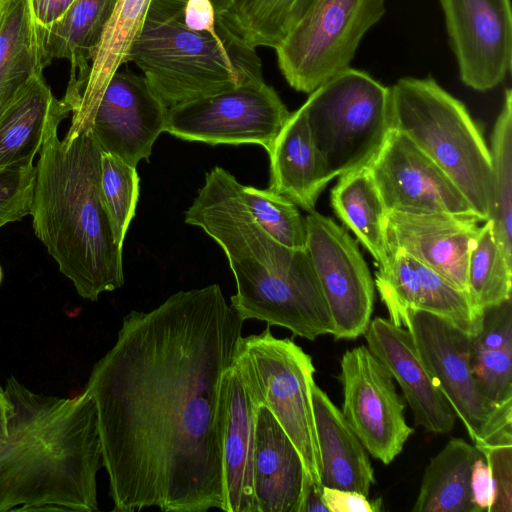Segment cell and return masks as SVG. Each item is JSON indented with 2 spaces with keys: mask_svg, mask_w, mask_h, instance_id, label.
Wrapping results in <instances>:
<instances>
[{
  "mask_svg": "<svg viewBox=\"0 0 512 512\" xmlns=\"http://www.w3.org/2000/svg\"><path fill=\"white\" fill-rule=\"evenodd\" d=\"M243 324L218 284L123 318L84 388L113 511H225L224 384Z\"/></svg>",
  "mask_w": 512,
  "mask_h": 512,
  "instance_id": "6da1fadb",
  "label": "cell"
},
{
  "mask_svg": "<svg viewBox=\"0 0 512 512\" xmlns=\"http://www.w3.org/2000/svg\"><path fill=\"white\" fill-rule=\"evenodd\" d=\"M5 390L14 414L0 438V512L97 511L103 462L90 395H44L14 376Z\"/></svg>",
  "mask_w": 512,
  "mask_h": 512,
  "instance_id": "7a4b0ae2",
  "label": "cell"
},
{
  "mask_svg": "<svg viewBox=\"0 0 512 512\" xmlns=\"http://www.w3.org/2000/svg\"><path fill=\"white\" fill-rule=\"evenodd\" d=\"M242 185L215 167L206 174L185 222L198 226L223 249L237 291L231 306L245 321L256 319L308 340L333 334L330 311L306 249L272 238L250 215Z\"/></svg>",
  "mask_w": 512,
  "mask_h": 512,
  "instance_id": "3957f363",
  "label": "cell"
},
{
  "mask_svg": "<svg viewBox=\"0 0 512 512\" xmlns=\"http://www.w3.org/2000/svg\"><path fill=\"white\" fill-rule=\"evenodd\" d=\"M67 115L50 123L39 152L31 208L36 237L84 299L124 284L123 247L101 194V153L90 129L59 139Z\"/></svg>",
  "mask_w": 512,
  "mask_h": 512,
  "instance_id": "277c9868",
  "label": "cell"
},
{
  "mask_svg": "<svg viewBox=\"0 0 512 512\" xmlns=\"http://www.w3.org/2000/svg\"><path fill=\"white\" fill-rule=\"evenodd\" d=\"M185 2L152 0L129 57L165 106L264 81L255 48L220 16L213 31L189 28Z\"/></svg>",
  "mask_w": 512,
  "mask_h": 512,
  "instance_id": "5b68a950",
  "label": "cell"
},
{
  "mask_svg": "<svg viewBox=\"0 0 512 512\" xmlns=\"http://www.w3.org/2000/svg\"><path fill=\"white\" fill-rule=\"evenodd\" d=\"M391 94L392 129L432 159L478 218L487 221L492 192L490 150L466 106L432 77L401 78Z\"/></svg>",
  "mask_w": 512,
  "mask_h": 512,
  "instance_id": "8992f818",
  "label": "cell"
},
{
  "mask_svg": "<svg viewBox=\"0 0 512 512\" xmlns=\"http://www.w3.org/2000/svg\"><path fill=\"white\" fill-rule=\"evenodd\" d=\"M302 108L334 178L368 167L393 130L391 87L351 67L311 92Z\"/></svg>",
  "mask_w": 512,
  "mask_h": 512,
  "instance_id": "52a82bcc",
  "label": "cell"
},
{
  "mask_svg": "<svg viewBox=\"0 0 512 512\" xmlns=\"http://www.w3.org/2000/svg\"><path fill=\"white\" fill-rule=\"evenodd\" d=\"M233 366L255 407L265 406L288 435L302 459L309 485L321 484V459L311 398L312 358L289 338L268 327L241 336Z\"/></svg>",
  "mask_w": 512,
  "mask_h": 512,
  "instance_id": "ba28073f",
  "label": "cell"
},
{
  "mask_svg": "<svg viewBox=\"0 0 512 512\" xmlns=\"http://www.w3.org/2000/svg\"><path fill=\"white\" fill-rule=\"evenodd\" d=\"M385 0H312L275 48L279 70L296 91L310 94L350 67Z\"/></svg>",
  "mask_w": 512,
  "mask_h": 512,
  "instance_id": "9c48e42d",
  "label": "cell"
},
{
  "mask_svg": "<svg viewBox=\"0 0 512 512\" xmlns=\"http://www.w3.org/2000/svg\"><path fill=\"white\" fill-rule=\"evenodd\" d=\"M399 326L410 331L425 367L477 449L512 435V401L493 405L477 387L471 336L435 314L412 308L403 312Z\"/></svg>",
  "mask_w": 512,
  "mask_h": 512,
  "instance_id": "30bf717a",
  "label": "cell"
},
{
  "mask_svg": "<svg viewBox=\"0 0 512 512\" xmlns=\"http://www.w3.org/2000/svg\"><path fill=\"white\" fill-rule=\"evenodd\" d=\"M289 116L275 89L262 81L168 109L165 131L210 145L259 144L268 152Z\"/></svg>",
  "mask_w": 512,
  "mask_h": 512,
  "instance_id": "8fae6325",
  "label": "cell"
},
{
  "mask_svg": "<svg viewBox=\"0 0 512 512\" xmlns=\"http://www.w3.org/2000/svg\"><path fill=\"white\" fill-rule=\"evenodd\" d=\"M306 250L333 321L336 340L364 335L373 312L375 282L357 242L333 219L305 217Z\"/></svg>",
  "mask_w": 512,
  "mask_h": 512,
  "instance_id": "7c38bea8",
  "label": "cell"
},
{
  "mask_svg": "<svg viewBox=\"0 0 512 512\" xmlns=\"http://www.w3.org/2000/svg\"><path fill=\"white\" fill-rule=\"evenodd\" d=\"M340 368L344 418L370 456L390 464L414 433L393 377L364 345L347 350Z\"/></svg>",
  "mask_w": 512,
  "mask_h": 512,
  "instance_id": "4fadbf2b",
  "label": "cell"
},
{
  "mask_svg": "<svg viewBox=\"0 0 512 512\" xmlns=\"http://www.w3.org/2000/svg\"><path fill=\"white\" fill-rule=\"evenodd\" d=\"M368 169L388 213L478 217L445 172L399 131L392 130Z\"/></svg>",
  "mask_w": 512,
  "mask_h": 512,
  "instance_id": "5bb4252c",
  "label": "cell"
},
{
  "mask_svg": "<svg viewBox=\"0 0 512 512\" xmlns=\"http://www.w3.org/2000/svg\"><path fill=\"white\" fill-rule=\"evenodd\" d=\"M461 81L485 92L511 71L510 0H439Z\"/></svg>",
  "mask_w": 512,
  "mask_h": 512,
  "instance_id": "9a60e30c",
  "label": "cell"
},
{
  "mask_svg": "<svg viewBox=\"0 0 512 512\" xmlns=\"http://www.w3.org/2000/svg\"><path fill=\"white\" fill-rule=\"evenodd\" d=\"M168 108L144 76L118 70L109 80L94 110L90 131L104 152L136 167L149 159L165 131Z\"/></svg>",
  "mask_w": 512,
  "mask_h": 512,
  "instance_id": "2e32d148",
  "label": "cell"
},
{
  "mask_svg": "<svg viewBox=\"0 0 512 512\" xmlns=\"http://www.w3.org/2000/svg\"><path fill=\"white\" fill-rule=\"evenodd\" d=\"M375 286L389 320L399 326L407 308L435 314L471 337L478 334L483 310L468 292L404 251L389 253L387 266L376 273Z\"/></svg>",
  "mask_w": 512,
  "mask_h": 512,
  "instance_id": "e0dca14e",
  "label": "cell"
},
{
  "mask_svg": "<svg viewBox=\"0 0 512 512\" xmlns=\"http://www.w3.org/2000/svg\"><path fill=\"white\" fill-rule=\"evenodd\" d=\"M479 222L476 216L389 212L385 227L388 253L404 251L467 292L468 255Z\"/></svg>",
  "mask_w": 512,
  "mask_h": 512,
  "instance_id": "ac0fdd59",
  "label": "cell"
},
{
  "mask_svg": "<svg viewBox=\"0 0 512 512\" xmlns=\"http://www.w3.org/2000/svg\"><path fill=\"white\" fill-rule=\"evenodd\" d=\"M367 347L402 389L417 426L446 435L456 415L425 367L410 331L376 317L364 333Z\"/></svg>",
  "mask_w": 512,
  "mask_h": 512,
  "instance_id": "d6986e66",
  "label": "cell"
},
{
  "mask_svg": "<svg viewBox=\"0 0 512 512\" xmlns=\"http://www.w3.org/2000/svg\"><path fill=\"white\" fill-rule=\"evenodd\" d=\"M309 483L296 447L265 406L255 410L253 486L258 512H301Z\"/></svg>",
  "mask_w": 512,
  "mask_h": 512,
  "instance_id": "ffe728a7",
  "label": "cell"
},
{
  "mask_svg": "<svg viewBox=\"0 0 512 512\" xmlns=\"http://www.w3.org/2000/svg\"><path fill=\"white\" fill-rule=\"evenodd\" d=\"M152 0H115L86 80L70 99H62L72 113L64 139L90 128L97 103L111 77L130 62L131 49L141 33Z\"/></svg>",
  "mask_w": 512,
  "mask_h": 512,
  "instance_id": "44dd1931",
  "label": "cell"
},
{
  "mask_svg": "<svg viewBox=\"0 0 512 512\" xmlns=\"http://www.w3.org/2000/svg\"><path fill=\"white\" fill-rule=\"evenodd\" d=\"M311 398L321 459V484L369 496L375 484L370 454L341 410L314 381Z\"/></svg>",
  "mask_w": 512,
  "mask_h": 512,
  "instance_id": "7402d4cb",
  "label": "cell"
},
{
  "mask_svg": "<svg viewBox=\"0 0 512 512\" xmlns=\"http://www.w3.org/2000/svg\"><path fill=\"white\" fill-rule=\"evenodd\" d=\"M269 188L307 212L334 178L311 138L302 106L289 118L268 151Z\"/></svg>",
  "mask_w": 512,
  "mask_h": 512,
  "instance_id": "603a6c76",
  "label": "cell"
},
{
  "mask_svg": "<svg viewBox=\"0 0 512 512\" xmlns=\"http://www.w3.org/2000/svg\"><path fill=\"white\" fill-rule=\"evenodd\" d=\"M223 469L225 512H258L253 486L255 410L232 365L224 384Z\"/></svg>",
  "mask_w": 512,
  "mask_h": 512,
  "instance_id": "cb8c5ba5",
  "label": "cell"
},
{
  "mask_svg": "<svg viewBox=\"0 0 512 512\" xmlns=\"http://www.w3.org/2000/svg\"><path fill=\"white\" fill-rule=\"evenodd\" d=\"M70 113L69 106L53 95L43 74L37 76L0 115V167L33 165L51 121Z\"/></svg>",
  "mask_w": 512,
  "mask_h": 512,
  "instance_id": "d4e9b609",
  "label": "cell"
},
{
  "mask_svg": "<svg viewBox=\"0 0 512 512\" xmlns=\"http://www.w3.org/2000/svg\"><path fill=\"white\" fill-rule=\"evenodd\" d=\"M115 0H74L64 14L42 30L48 59H67L70 78L63 99L73 97L87 78Z\"/></svg>",
  "mask_w": 512,
  "mask_h": 512,
  "instance_id": "484cf974",
  "label": "cell"
},
{
  "mask_svg": "<svg viewBox=\"0 0 512 512\" xmlns=\"http://www.w3.org/2000/svg\"><path fill=\"white\" fill-rule=\"evenodd\" d=\"M50 63L26 0H15L0 23V115Z\"/></svg>",
  "mask_w": 512,
  "mask_h": 512,
  "instance_id": "4316f807",
  "label": "cell"
},
{
  "mask_svg": "<svg viewBox=\"0 0 512 512\" xmlns=\"http://www.w3.org/2000/svg\"><path fill=\"white\" fill-rule=\"evenodd\" d=\"M480 451L451 438L426 466L414 512H478L472 499L471 473Z\"/></svg>",
  "mask_w": 512,
  "mask_h": 512,
  "instance_id": "83f0119b",
  "label": "cell"
},
{
  "mask_svg": "<svg viewBox=\"0 0 512 512\" xmlns=\"http://www.w3.org/2000/svg\"><path fill=\"white\" fill-rule=\"evenodd\" d=\"M336 216L372 255L378 270L388 263L387 210L368 167L340 176L331 190Z\"/></svg>",
  "mask_w": 512,
  "mask_h": 512,
  "instance_id": "f1b7e54d",
  "label": "cell"
},
{
  "mask_svg": "<svg viewBox=\"0 0 512 512\" xmlns=\"http://www.w3.org/2000/svg\"><path fill=\"white\" fill-rule=\"evenodd\" d=\"M490 156L492 192L488 220L495 239L512 262V92L505 91L502 109L493 128Z\"/></svg>",
  "mask_w": 512,
  "mask_h": 512,
  "instance_id": "f546056e",
  "label": "cell"
},
{
  "mask_svg": "<svg viewBox=\"0 0 512 512\" xmlns=\"http://www.w3.org/2000/svg\"><path fill=\"white\" fill-rule=\"evenodd\" d=\"M312 0H234L222 16L248 45L275 49Z\"/></svg>",
  "mask_w": 512,
  "mask_h": 512,
  "instance_id": "4dcf8cb0",
  "label": "cell"
},
{
  "mask_svg": "<svg viewBox=\"0 0 512 512\" xmlns=\"http://www.w3.org/2000/svg\"><path fill=\"white\" fill-rule=\"evenodd\" d=\"M512 262L497 243L490 220L479 226L467 262V292L475 305L485 308L511 298Z\"/></svg>",
  "mask_w": 512,
  "mask_h": 512,
  "instance_id": "1f68e13d",
  "label": "cell"
},
{
  "mask_svg": "<svg viewBox=\"0 0 512 512\" xmlns=\"http://www.w3.org/2000/svg\"><path fill=\"white\" fill-rule=\"evenodd\" d=\"M241 197L253 219L272 238L290 248L306 249L305 217L290 199L270 188L243 185Z\"/></svg>",
  "mask_w": 512,
  "mask_h": 512,
  "instance_id": "d6a6232c",
  "label": "cell"
},
{
  "mask_svg": "<svg viewBox=\"0 0 512 512\" xmlns=\"http://www.w3.org/2000/svg\"><path fill=\"white\" fill-rule=\"evenodd\" d=\"M139 176L117 156L101 153V194L117 243L123 247L125 235L139 198Z\"/></svg>",
  "mask_w": 512,
  "mask_h": 512,
  "instance_id": "836d02e7",
  "label": "cell"
},
{
  "mask_svg": "<svg viewBox=\"0 0 512 512\" xmlns=\"http://www.w3.org/2000/svg\"><path fill=\"white\" fill-rule=\"evenodd\" d=\"M471 366L482 396L493 405L512 401V348L471 346Z\"/></svg>",
  "mask_w": 512,
  "mask_h": 512,
  "instance_id": "e575fe53",
  "label": "cell"
},
{
  "mask_svg": "<svg viewBox=\"0 0 512 512\" xmlns=\"http://www.w3.org/2000/svg\"><path fill=\"white\" fill-rule=\"evenodd\" d=\"M36 167H0V229L31 214Z\"/></svg>",
  "mask_w": 512,
  "mask_h": 512,
  "instance_id": "d590c367",
  "label": "cell"
},
{
  "mask_svg": "<svg viewBox=\"0 0 512 512\" xmlns=\"http://www.w3.org/2000/svg\"><path fill=\"white\" fill-rule=\"evenodd\" d=\"M494 484V502L489 512H512V441H502L479 449Z\"/></svg>",
  "mask_w": 512,
  "mask_h": 512,
  "instance_id": "8d00e7d4",
  "label": "cell"
},
{
  "mask_svg": "<svg viewBox=\"0 0 512 512\" xmlns=\"http://www.w3.org/2000/svg\"><path fill=\"white\" fill-rule=\"evenodd\" d=\"M471 346L484 349L512 348V300L485 308L481 328Z\"/></svg>",
  "mask_w": 512,
  "mask_h": 512,
  "instance_id": "74e56055",
  "label": "cell"
},
{
  "mask_svg": "<svg viewBox=\"0 0 512 512\" xmlns=\"http://www.w3.org/2000/svg\"><path fill=\"white\" fill-rule=\"evenodd\" d=\"M322 496L329 512H378L382 506L381 499L369 500L351 490L323 486Z\"/></svg>",
  "mask_w": 512,
  "mask_h": 512,
  "instance_id": "f35d334b",
  "label": "cell"
},
{
  "mask_svg": "<svg viewBox=\"0 0 512 512\" xmlns=\"http://www.w3.org/2000/svg\"><path fill=\"white\" fill-rule=\"evenodd\" d=\"M472 499L478 512L490 511L494 502V484L489 466L481 454L472 466L471 473Z\"/></svg>",
  "mask_w": 512,
  "mask_h": 512,
  "instance_id": "ab89813d",
  "label": "cell"
},
{
  "mask_svg": "<svg viewBox=\"0 0 512 512\" xmlns=\"http://www.w3.org/2000/svg\"><path fill=\"white\" fill-rule=\"evenodd\" d=\"M218 15L209 0H186L183 7L184 23L198 31H213Z\"/></svg>",
  "mask_w": 512,
  "mask_h": 512,
  "instance_id": "60d3db41",
  "label": "cell"
},
{
  "mask_svg": "<svg viewBox=\"0 0 512 512\" xmlns=\"http://www.w3.org/2000/svg\"><path fill=\"white\" fill-rule=\"evenodd\" d=\"M74 0H26L33 19L44 30L55 23Z\"/></svg>",
  "mask_w": 512,
  "mask_h": 512,
  "instance_id": "b9f144b4",
  "label": "cell"
},
{
  "mask_svg": "<svg viewBox=\"0 0 512 512\" xmlns=\"http://www.w3.org/2000/svg\"><path fill=\"white\" fill-rule=\"evenodd\" d=\"M14 414V404L5 387L0 385V438L8 433L9 424Z\"/></svg>",
  "mask_w": 512,
  "mask_h": 512,
  "instance_id": "7bdbcfd3",
  "label": "cell"
},
{
  "mask_svg": "<svg viewBox=\"0 0 512 512\" xmlns=\"http://www.w3.org/2000/svg\"><path fill=\"white\" fill-rule=\"evenodd\" d=\"M216 12V14L222 17L232 6L234 0H209Z\"/></svg>",
  "mask_w": 512,
  "mask_h": 512,
  "instance_id": "ee69618b",
  "label": "cell"
},
{
  "mask_svg": "<svg viewBox=\"0 0 512 512\" xmlns=\"http://www.w3.org/2000/svg\"><path fill=\"white\" fill-rule=\"evenodd\" d=\"M14 2L15 0H0V23Z\"/></svg>",
  "mask_w": 512,
  "mask_h": 512,
  "instance_id": "f6af8a7d",
  "label": "cell"
},
{
  "mask_svg": "<svg viewBox=\"0 0 512 512\" xmlns=\"http://www.w3.org/2000/svg\"><path fill=\"white\" fill-rule=\"evenodd\" d=\"M2 281V269H1V266H0V283Z\"/></svg>",
  "mask_w": 512,
  "mask_h": 512,
  "instance_id": "bcb514c9",
  "label": "cell"
}]
</instances>
